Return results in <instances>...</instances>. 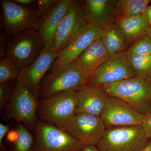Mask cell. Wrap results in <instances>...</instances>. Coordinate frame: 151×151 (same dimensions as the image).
I'll use <instances>...</instances> for the list:
<instances>
[{
    "mask_svg": "<svg viewBox=\"0 0 151 151\" xmlns=\"http://www.w3.org/2000/svg\"><path fill=\"white\" fill-rule=\"evenodd\" d=\"M98 88L124 100L143 116L151 110V80L136 76Z\"/></svg>",
    "mask_w": 151,
    "mask_h": 151,
    "instance_id": "1",
    "label": "cell"
},
{
    "mask_svg": "<svg viewBox=\"0 0 151 151\" xmlns=\"http://www.w3.org/2000/svg\"><path fill=\"white\" fill-rule=\"evenodd\" d=\"M149 139L142 125L111 127L95 146L101 151H141Z\"/></svg>",
    "mask_w": 151,
    "mask_h": 151,
    "instance_id": "2",
    "label": "cell"
},
{
    "mask_svg": "<svg viewBox=\"0 0 151 151\" xmlns=\"http://www.w3.org/2000/svg\"><path fill=\"white\" fill-rule=\"evenodd\" d=\"M7 43L6 57L20 70L35 61L45 49L43 40L35 28L11 38Z\"/></svg>",
    "mask_w": 151,
    "mask_h": 151,
    "instance_id": "3",
    "label": "cell"
},
{
    "mask_svg": "<svg viewBox=\"0 0 151 151\" xmlns=\"http://www.w3.org/2000/svg\"><path fill=\"white\" fill-rule=\"evenodd\" d=\"M77 102L76 91L64 92L39 100L38 119L63 129L76 114Z\"/></svg>",
    "mask_w": 151,
    "mask_h": 151,
    "instance_id": "4",
    "label": "cell"
},
{
    "mask_svg": "<svg viewBox=\"0 0 151 151\" xmlns=\"http://www.w3.org/2000/svg\"><path fill=\"white\" fill-rule=\"evenodd\" d=\"M88 78L72 63L49 72L41 84L39 100H44L64 92L76 91L86 84Z\"/></svg>",
    "mask_w": 151,
    "mask_h": 151,
    "instance_id": "5",
    "label": "cell"
},
{
    "mask_svg": "<svg viewBox=\"0 0 151 151\" xmlns=\"http://www.w3.org/2000/svg\"><path fill=\"white\" fill-rule=\"evenodd\" d=\"M31 151H81L84 145L61 128L38 120Z\"/></svg>",
    "mask_w": 151,
    "mask_h": 151,
    "instance_id": "6",
    "label": "cell"
},
{
    "mask_svg": "<svg viewBox=\"0 0 151 151\" xmlns=\"http://www.w3.org/2000/svg\"><path fill=\"white\" fill-rule=\"evenodd\" d=\"M39 100L20 82L17 81L13 97L5 109L2 119L14 120L33 129L38 121Z\"/></svg>",
    "mask_w": 151,
    "mask_h": 151,
    "instance_id": "7",
    "label": "cell"
},
{
    "mask_svg": "<svg viewBox=\"0 0 151 151\" xmlns=\"http://www.w3.org/2000/svg\"><path fill=\"white\" fill-rule=\"evenodd\" d=\"M83 1L71 0L57 29L51 50L59 53L88 24Z\"/></svg>",
    "mask_w": 151,
    "mask_h": 151,
    "instance_id": "8",
    "label": "cell"
},
{
    "mask_svg": "<svg viewBox=\"0 0 151 151\" xmlns=\"http://www.w3.org/2000/svg\"><path fill=\"white\" fill-rule=\"evenodd\" d=\"M3 24L8 38L27 30L36 29L40 14L37 8L24 6L13 0L1 1Z\"/></svg>",
    "mask_w": 151,
    "mask_h": 151,
    "instance_id": "9",
    "label": "cell"
},
{
    "mask_svg": "<svg viewBox=\"0 0 151 151\" xmlns=\"http://www.w3.org/2000/svg\"><path fill=\"white\" fill-rule=\"evenodd\" d=\"M137 76L128 60L126 51L118 52L90 76L86 84L100 87Z\"/></svg>",
    "mask_w": 151,
    "mask_h": 151,
    "instance_id": "10",
    "label": "cell"
},
{
    "mask_svg": "<svg viewBox=\"0 0 151 151\" xmlns=\"http://www.w3.org/2000/svg\"><path fill=\"white\" fill-rule=\"evenodd\" d=\"M106 128L100 116L77 113L63 130L84 145H96Z\"/></svg>",
    "mask_w": 151,
    "mask_h": 151,
    "instance_id": "11",
    "label": "cell"
},
{
    "mask_svg": "<svg viewBox=\"0 0 151 151\" xmlns=\"http://www.w3.org/2000/svg\"><path fill=\"white\" fill-rule=\"evenodd\" d=\"M108 26L88 24L75 39L58 53L48 72L73 62L94 41L100 38L103 31Z\"/></svg>",
    "mask_w": 151,
    "mask_h": 151,
    "instance_id": "12",
    "label": "cell"
},
{
    "mask_svg": "<svg viewBox=\"0 0 151 151\" xmlns=\"http://www.w3.org/2000/svg\"><path fill=\"white\" fill-rule=\"evenodd\" d=\"M143 116L124 100L108 96L100 117L107 129L142 125Z\"/></svg>",
    "mask_w": 151,
    "mask_h": 151,
    "instance_id": "13",
    "label": "cell"
},
{
    "mask_svg": "<svg viewBox=\"0 0 151 151\" xmlns=\"http://www.w3.org/2000/svg\"><path fill=\"white\" fill-rule=\"evenodd\" d=\"M58 55L50 49L45 48L42 54L35 61L20 70L17 81L38 99L42 81Z\"/></svg>",
    "mask_w": 151,
    "mask_h": 151,
    "instance_id": "14",
    "label": "cell"
},
{
    "mask_svg": "<svg viewBox=\"0 0 151 151\" xmlns=\"http://www.w3.org/2000/svg\"><path fill=\"white\" fill-rule=\"evenodd\" d=\"M71 1L56 0L51 8L40 17L36 29L43 40L45 48H52L57 29Z\"/></svg>",
    "mask_w": 151,
    "mask_h": 151,
    "instance_id": "15",
    "label": "cell"
},
{
    "mask_svg": "<svg viewBox=\"0 0 151 151\" xmlns=\"http://www.w3.org/2000/svg\"><path fill=\"white\" fill-rule=\"evenodd\" d=\"M78 97L76 114L88 113L100 116L108 95L98 87L86 84L76 91Z\"/></svg>",
    "mask_w": 151,
    "mask_h": 151,
    "instance_id": "16",
    "label": "cell"
},
{
    "mask_svg": "<svg viewBox=\"0 0 151 151\" xmlns=\"http://www.w3.org/2000/svg\"><path fill=\"white\" fill-rule=\"evenodd\" d=\"M111 57L100 38L94 41L72 63L77 69L89 78Z\"/></svg>",
    "mask_w": 151,
    "mask_h": 151,
    "instance_id": "17",
    "label": "cell"
},
{
    "mask_svg": "<svg viewBox=\"0 0 151 151\" xmlns=\"http://www.w3.org/2000/svg\"><path fill=\"white\" fill-rule=\"evenodd\" d=\"M83 2L88 24L108 26L116 20L114 17L116 0H84Z\"/></svg>",
    "mask_w": 151,
    "mask_h": 151,
    "instance_id": "18",
    "label": "cell"
},
{
    "mask_svg": "<svg viewBox=\"0 0 151 151\" xmlns=\"http://www.w3.org/2000/svg\"><path fill=\"white\" fill-rule=\"evenodd\" d=\"M117 22L126 39L127 49L138 39L147 34L150 26L144 14L122 19Z\"/></svg>",
    "mask_w": 151,
    "mask_h": 151,
    "instance_id": "19",
    "label": "cell"
},
{
    "mask_svg": "<svg viewBox=\"0 0 151 151\" xmlns=\"http://www.w3.org/2000/svg\"><path fill=\"white\" fill-rule=\"evenodd\" d=\"M100 39L110 56L127 49L125 36L116 20L105 28Z\"/></svg>",
    "mask_w": 151,
    "mask_h": 151,
    "instance_id": "20",
    "label": "cell"
},
{
    "mask_svg": "<svg viewBox=\"0 0 151 151\" xmlns=\"http://www.w3.org/2000/svg\"><path fill=\"white\" fill-rule=\"evenodd\" d=\"M150 0H116L114 17L116 21L144 13Z\"/></svg>",
    "mask_w": 151,
    "mask_h": 151,
    "instance_id": "21",
    "label": "cell"
},
{
    "mask_svg": "<svg viewBox=\"0 0 151 151\" xmlns=\"http://www.w3.org/2000/svg\"><path fill=\"white\" fill-rule=\"evenodd\" d=\"M127 54L130 65L137 76L151 80V55L139 56Z\"/></svg>",
    "mask_w": 151,
    "mask_h": 151,
    "instance_id": "22",
    "label": "cell"
},
{
    "mask_svg": "<svg viewBox=\"0 0 151 151\" xmlns=\"http://www.w3.org/2000/svg\"><path fill=\"white\" fill-rule=\"evenodd\" d=\"M16 129L18 138L9 151H31L34 142V136L24 124H19Z\"/></svg>",
    "mask_w": 151,
    "mask_h": 151,
    "instance_id": "23",
    "label": "cell"
},
{
    "mask_svg": "<svg viewBox=\"0 0 151 151\" xmlns=\"http://www.w3.org/2000/svg\"><path fill=\"white\" fill-rule=\"evenodd\" d=\"M19 69L7 57L0 60V83L17 80Z\"/></svg>",
    "mask_w": 151,
    "mask_h": 151,
    "instance_id": "24",
    "label": "cell"
},
{
    "mask_svg": "<svg viewBox=\"0 0 151 151\" xmlns=\"http://www.w3.org/2000/svg\"><path fill=\"white\" fill-rule=\"evenodd\" d=\"M128 54L139 56L151 55V40L147 34L138 39L126 50Z\"/></svg>",
    "mask_w": 151,
    "mask_h": 151,
    "instance_id": "25",
    "label": "cell"
},
{
    "mask_svg": "<svg viewBox=\"0 0 151 151\" xmlns=\"http://www.w3.org/2000/svg\"><path fill=\"white\" fill-rule=\"evenodd\" d=\"M10 81L0 83V109H5L10 102L13 95L14 87Z\"/></svg>",
    "mask_w": 151,
    "mask_h": 151,
    "instance_id": "26",
    "label": "cell"
},
{
    "mask_svg": "<svg viewBox=\"0 0 151 151\" xmlns=\"http://www.w3.org/2000/svg\"><path fill=\"white\" fill-rule=\"evenodd\" d=\"M56 0H38L37 1V8L40 12V16L51 8Z\"/></svg>",
    "mask_w": 151,
    "mask_h": 151,
    "instance_id": "27",
    "label": "cell"
},
{
    "mask_svg": "<svg viewBox=\"0 0 151 151\" xmlns=\"http://www.w3.org/2000/svg\"><path fill=\"white\" fill-rule=\"evenodd\" d=\"M142 126L148 139L151 138V110L143 116Z\"/></svg>",
    "mask_w": 151,
    "mask_h": 151,
    "instance_id": "28",
    "label": "cell"
},
{
    "mask_svg": "<svg viewBox=\"0 0 151 151\" xmlns=\"http://www.w3.org/2000/svg\"><path fill=\"white\" fill-rule=\"evenodd\" d=\"M9 129V125L0 124V151H9L4 144V139L10 131Z\"/></svg>",
    "mask_w": 151,
    "mask_h": 151,
    "instance_id": "29",
    "label": "cell"
},
{
    "mask_svg": "<svg viewBox=\"0 0 151 151\" xmlns=\"http://www.w3.org/2000/svg\"><path fill=\"white\" fill-rule=\"evenodd\" d=\"M0 56L1 58L5 57L6 53L7 46V44H6V42L7 35L4 34L3 33H1L0 36Z\"/></svg>",
    "mask_w": 151,
    "mask_h": 151,
    "instance_id": "30",
    "label": "cell"
},
{
    "mask_svg": "<svg viewBox=\"0 0 151 151\" xmlns=\"http://www.w3.org/2000/svg\"><path fill=\"white\" fill-rule=\"evenodd\" d=\"M6 139L11 144H14L18 139V133L16 129L15 130H12L9 131L7 134Z\"/></svg>",
    "mask_w": 151,
    "mask_h": 151,
    "instance_id": "31",
    "label": "cell"
},
{
    "mask_svg": "<svg viewBox=\"0 0 151 151\" xmlns=\"http://www.w3.org/2000/svg\"><path fill=\"white\" fill-rule=\"evenodd\" d=\"M14 2L24 6H32L36 4L37 1L35 0H13Z\"/></svg>",
    "mask_w": 151,
    "mask_h": 151,
    "instance_id": "32",
    "label": "cell"
},
{
    "mask_svg": "<svg viewBox=\"0 0 151 151\" xmlns=\"http://www.w3.org/2000/svg\"><path fill=\"white\" fill-rule=\"evenodd\" d=\"M143 14L149 24L151 26V5L148 6Z\"/></svg>",
    "mask_w": 151,
    "mask_h": 151,
    "instance_id": "33",
    "label": "cell"
},
{
    "mask_svg": "<svg viewBox=\"0 0 151 151\" xmlns=\"http://www.w3.org/2000/svg\"><path fill=\"white\" fill-rule=\"evenodd\" d=\"M81 151H101L95 145H84Z\"/></svg>",
    "mask_w": 151,
    "mask_h": 151,
    "instance_id": "34",
    "label": "cell"
},
{
    "mask_svg": "<svg viewBox=\"0 0 151 151\" xmlns=\"http://www.w3.org/2000/svg\"><path fill=\"white\" fill-rule=\"evenodd\" d=\"M141 151H151V141H150L147 145Z\"/></svg>",
    "mask_w": 151,
    "mask_h": 151,
    "instance_id": "35",
    "label": "cell"
},
{
    "mask_svg": "<svg viewBox=\"0 0 151 151\" xmlns=\"http://www.w3.org/2000/svg\"><path fill=\"white\" fill-rule=\"evenodd\" d=\"M147 35L148 36L151 40V26H150V27H149L147 32Z\"/></svg>",
    "mask_w": 151,
    "mask_h": 151,
    "instance_id": "36",
    "label": "cell"
},
{
    "mask_svg": "<svg viewBox=\"0 0 151 151\" xmlns=\"http://www.w3.org/2000/svg\"></svg>",
    "mask_w": 151,
    "mask_h": 151,
    "instance_id": "37",
    "label": "cell"
}]
</instances>
